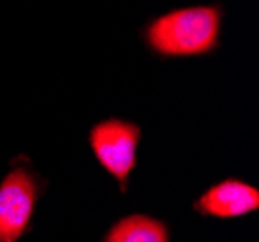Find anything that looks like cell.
<instances>
[{
  "label": "cell",
  "instance_id": "obj_1",
  "mask_svg": "<svg viewBox=\"0 0 259 242\" xmlns=\"http://www.w3.org/2000/svg\"><path fill=\"white\" fill-rule=\"evenodd\" d=\"M221 31V12L194 6L164 14L147 27V45L161 56H199L213 51Z\"/></svg>",
  "mask_w": 259,
  "mask_h": 242
},
{
  "label": "cell",
  "instance_id": "obj_5",
  "mask_svg": "<svg viewBox=\"0 0 259 242\" xmlns=\"http://www.w3.org/2000/svg\"><path fill=\"white\" fill-rule=\"evenodd\" d=\"M103 242H170V231L162 221L136 213L114 223Z\"/></svg>",
  "mask_w": 259,
  "mask_h": 242
},
{
  "label": "cell",
  "instance_id": "obj_3",
  "mask_svg": "<svg viewBox=\"0 0 259 242\" xmlns=\"http://www.w3.org/2000/svg\"><path fill=\"white\" fill-rule=\"evenodd\" d=\"M39 180L31 171L14 167L0 182V242H20L29 232L37 199Z\"/></svg>",
  "mask_w": 259,
  "mask_h": 242
},
{
  "label": "cell",
  "instance_id": "obj_4",
  "mask_svg": "<svg viewBox=\"0 0 259 242\" xmlns=\"http://www.w3.org/2000/svg\"><path fill=\"white\" fill-rule=\"evenodd\" d=\"M259 190L244 180L227 178L217 182L195 199L194 209L215 219H236L257 211Z\"/></svg>",
  "mask_w": 259,
  "mask_h": 242
},
{
  "label": "cell",
  "instance_id": "obj_2",
  "mask_svg": "<svg viewBox=\"0 0 259 242\" xmlns=\"http://www.w3.org/2000/svg\"><path fill=\"white\" fill-rule=\"evenodd\" d=\"M140 140V126L120 118L99 122L89 132V145L97 161L118 182L122 192H126L128 178L136 169Z\"/></svg>",
  "mask_w": 259,
  "mask_h": 242
}]
</instances>
